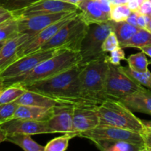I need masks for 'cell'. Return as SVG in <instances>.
<instances>
[{
  "instance_id": "obj_26",
  "label": "cell",
  "mask_w": 151,
  "mask_h": 151,
  "mask_svg": "<svg viewBox=\"0 0 151 151\" xmlns=\"http://www.w3.org/2000/svg\"><path fill=\"white\" fill-rule=\"evenodd\" d=\"M18 35L17 19L15 16L0 24V42L8 41Z\"/></svg>"
},
{
  "instance_id": "obj_2",
  "label": "cell",
  "mask_w": 151,
  "mask_h": 151,
  "mask_svg": "<svg viewBox=\"0 0 151 151\" xmlns=\"http://www.w3.org/2000/svg\"><path fill=\"white\" fill-rule=\"evenodd\" d=\"M82 60L79 52L65 50L40 63L33 69L25 75L8 79H0L2 88L10 86H22L35 81L47 79L70 69Z\"/></svg>"
},
{
  "instance_id": "obj_17",
  "label": "cell",
  "mask_w": 151,
  "mask_h": 151,
  "mask_svg": "<svg viewBox=\"0 0 151 151\" xmlns=\"http://www.w3.org/2000/svg\"><path fill=\"white\" fill-rule=\"evenodd\" d=\"M130 110L151 115V91L144 88L120 99Z\"/></svg>"
},
{
  "instance_id": "obj_27",
  "label": "cell",
  "mask_w": 151,
  "mask_h": 151,
  "mask_svg": "<svg viewBox=\"0 0 151 151\" xmlns=\"http://www.w3.org/2000/svg\"><path fill=\"white\" fill-rule=\"evenodd\" d=\"M120 68L123 72H125L129 77H130L141 86L151 89V72L149 70L144 72H138L132 70L128 66H120Z\"/></svg>"
},
{
  "instance_id": "obj_41",
  "label": "cell",
  "mask_w": 151,
  "mask_h": 151,
  "mask_svg": "<svg viewBox=\"0 0 151 151\" xmlns=\"http://www.w3.org/2000/svg\"><path fill=\"white\" fill-rule=\"evenodd\" d=\"M139 50L142 52H143L146 55H148L149 57L151 58V44L143 46V47H140Z\"/></svg>"
},
{
  "instance_id": "obj_42",
  "label": "cell",
  "mask_w": 151,
  "mask_h": 151,
  "mask_svg": "<svg viewBox=\"0 0 151 151\" xmlns=\"http://www.w3.org/2000/svg\"><path fill=\"white\" fill-rule=\"evenodd\" d=\"M142 123L144 124L145 128V131L148 133H151V120H142Z\"/></svg>"
},
{
  "instance_id": "obj_8",
  "label": "cell",
  "mask_w": 151,
  "mask_h": 151,
  "mask_svg": "<svg viewBox=\"0 0 151 151\" xmlns=\"http://www.w3.org/2000/svg\"><path fill=\"white\" fill-rule=\"evenodd\" d=\"M65 50L62 49H51L42 51L38 50L35 52L23 56L1 71L0 72V79H8L25 75L30 72L44 60L50 58Z\"/></svg>"
},
{
  "instance_id": "obj_32",
  "label": "cell",
  "mask_w": 151,
  "mask_h": 151,
  "mask_svg": "<svg viewBox=\"0 0 151 151\" xmlns=\"http://www.w3.org/2000/svg\"><path fill=\"white\" fill-rule=\"evenodd\" d=\"M19 105L16 102L0 104V125L13 119V116Z\"/></svg>"
},
{
  "instance_id": "obj_35",
  "label": "cell",
  "mask_w": 151,
  "mask_h": 151,
  "mask_svg": "<svg viewBox=\"0 0 151 151\" xmlns=\"http://www.w3.org/2000/svg\"><path fill=\"white\" fill-rule=\"evenodd\" d=\"M139 13H142V14L147 16L149 17H151V2L147 1V0H144L139 10H137Z\"/></svg>"
},
{
  "instance_id": "obj_4",
  "label": "cell",
  "mask_w": 151,
  "mask_h": 151,
  "mask_svg": "<svg viewBox=\"0 0 151 151\" xmlns=\"http://www.w3.org/2000/svg\"><path fill=\"white\" fill-rule=\"evenodd\" d=\"M100 125H110L142 134L145 128L142 119L134 115L120 100L107 99L96 107Z\"/></svg>"
},
{
  "instance_id": "obj_9",
  "label": "cell",
  "mask_w": 151,
  "mask_h": 151,
  "mask_svg": "<svg viewBox=\"0 0 151 151\" xmlns=\"http://www.w3.org/2000/svg\"><path fill=\"white\" fill-rule=\"evenodd\" d=\"M78 137L86 138L91 142L94 140H116L144 146L143 137L141 134L110 125H99L93 129L81 132Z\"/></svg>"
},
{
  "instance_id": "obj_37",
  "label": "cell",
  "mask_w": 151,
  "mask_h": 151,
  "mask_svg": "<svg viewBox=\"0 0 151 151\" xmlns=\"http://www.w3.org/2000/svg\"><path fill=\"white\" fill-rule=\"evenodd\" d=\"M13 16H13L12 12H10L7 9L0 6V24L7 21V19L13 18Z\"/></svg>"
},
{
  "instance_id": "obj_5",
  "label": "cell",
  "mask_w": 151,
  "mask_h": 151,
  "mask_svg": "<svg viewBox=\"0 0 151 151\" xmlns=\"http://www.w3.org/2000/svg\"><path fill=\"white\" fill-rule=\"evenodd\" d=\"M89 25L82 18L80 12L64 25L39 50L62 49L69 51L79 52L83 38Z\"/></svg>"
},
{
  "instance_id": "obj_21",
  "label": "cell",
  "mask_w": 151,
  "mask_h": 151,
  "mask_svg": "<svg viewBox=\"0 0 151 151\" xmlns=\"http://www.w3.org/2000/svg\"><path fill=\"white\" fill-rule=\"evenodd\" d=\"M96 147L103 151H145L144 146L116 140H94Z\"/></svg>"
},
{
  "instance_id": "obj_49",
  "label": "cell",
  "mask_w": 151,
  "mask_h": 151,
  "mask_svg": "<svg viewBox=\"0 0 151 151\" xmlns=\"http://www.w3.org/2000/svg\"><path fill=\"white\" fill-rule=\"evenodd\" d=\"M149 64H151V60H150L149 61Z\"/></svg>"
},
{
  "instance_id": "obj_36",
  "label": "cell",
  "mask_w": 151,
  "mask_h": 151,
  "mask_svg": "<svg viewBox=\"0 0 151 151\" xmlns=\"http://www.w3.org/2000/svg\"><path fill=\"white\" fill-rule=\"evenodd\" d=\"M138 12V11H137ZM149 16H145V15L142 14V13L138 12L137 16V27L141 29H145L146 28L147 22L150 19Z\"/></svg>"
},
{
  "instance_id": "obj_50",
  "label": "cell",
  "mask_w": 151,
  "mask_h": 151,
  "mask_svg": "<svg viewBox=\"0 0 151 151\" xmlns=\"http://www.w3.org/2000/svg\"><path fill=\"white\" fill-rule=\"evenodd\" d=\"M147 1H150V2H151V0H147Z\"/></svg>"
},
{
  "instance_id": "obj_10",
  "label": "cell",
  "mask_w": 151,
  "mask_h": 151,
  "mask_svg": "<svg viewBox=\"0 0 151 151\" xmlns=\"http://www.w3.org/2000/svg\"><path fill=\"white\" fill-rule=\"evenodd\" d=\"M80 12L81 11L78 9L76 11L73 12L72 14L58 21L57 22L53 24L50 25L45 29H42L39 32L36 34L35 35L31 37L30 38L25 41L23 44H22L18 47L17 52H16V60L23 56L27 55L38 51L39 49L44 44H46L64 25L66 24L72 18L78 15Z\"/></svg>"
},
{
  "instance_id": "obj_22",
  "label": "cell",
  "mask_w": 151,
  "mask_h": 151,
  "mask_svg": "<svg viewBox=\"0 0 151 151\" xmlns=\"http://www.w3.org/2000/svg\"><path fill=\"white\" fill-rule=\"evenodd\" d=\"M108 23L110 25L112 32H113L116 35L120 43V46L130 39L139 29L137 27L131 25L126 21L114 22V21L109 20Z\"/></svg>"
},
{
  "instance_id": "obj_20",
  "label": "cell",
  "mask_w": 151,
  "mask_h": 151,
  "mask_svg": "<svg viewBox=\"0 0 151 151\" xmlns=\"http://www.w3.org/2000/svg\"><path fill=\"white\" fill-rule=\"evenodd\" d=\"M15 102L19 105L37 106L46 109H50L56 105H59L57 102L47 96L29 90H26V91Z\"/></svg>"
},
{
  "instance_id": "obj_45",
  "label": "cell",
  "mask_w": 151,
  "mask_h": 151,
  "mask_svg": "<svg viewBox=\"0 0 151 151\" xmlns=\"http://www.w3.org/2000/svg\"><path fill=\"white\" fill-rule=\"evenodd\" d=\"M59 1H65V2H68V3H70V4H75V5H77L80 1H81L82 0H59Z\"/></svg>"
},
{
  "instance_id": "obj_48",
  "label": "cell",
  "mask_w": 151,
  "mask_h": 151,
  "mask_svg": "<svg viewBox=\"0 0 151 151\" xmlns=\"http://www.w3.org/2000/svg\"><path fill=\"white\" fill-rule=\"evenodd\" d=\"M3 90H4V89H3V88H2V87H1V86H0V94H1V93L2 92Z\"/></svg>"
},
{
  "instance_id": "obj_6",
  "label": "cell",
  "mask_w": 151,
  "mask_h": 151,
  "mask_svg": "<svg viewBox=\"0 0 151 151\" xmlns=\"http://www.w3.org/2000/svg\"><path fill=\"white\" fill-rule=\"evenodd\" d=\"M144 88L123 72L120 65L115 66L108 63L105 83V91L107 98L119 100Z\"/></svg>"
},
{
  "instance_id": "obj_1",
  "label": "cell",
  "mask_w": 151,
  "mask_h": 151,
  "mask_svg": "<svg viewBox=\"0 0 151 151\" xmlns=\"http://www.w3.org/2000/svg\"><path fill=\"white\" fill-rule=\"evenodd\" d=\"M81 69V63H80L51 78L19 86L47 96L59 105L98 106L86 99L81 91L78 80Z\"/></svg>"
},
{
  "instance_id": "obj_14",
  "label": "cell",
  "mask_w": 151,
  "mask_h": 151,
  "mask_svg": "<svg viewBox=\"0 0 151 151\" xmlns=\"http://www.w3.org/2000/svg\"><path fill=\"white\" fill-rule=\"evenodd\" d=\"M97 106H74L73 114V134H79L93 129L100 125Z\"/></svg>"
},
{
  "instance_id": "obj_28",
  "label": "cell",
  "mask_w": 151,
  "mask_h": 151,
  "mask_svg": "<svg viewBox=\"0 0 151 151\" xmlns=\"http://www.w3.org/2000/svg\"><path fill=\"white\" fill-rule=\"evenodd\" d=\"M25 91H26V89L19 86L15 85L4 88L2 92L0 94V104L15 102Z\"/></svg>"
},
{
  "instance_id": "obj_24",
  "label": "cell",
  "mask_w": 151,
  "mask_h": 151,
  "mask_svg": "<svg viewBox=\"0 0 151 151\" xmlns=\"http://www.w3.org/2000/svg\"><path fill=\"white\" fill-rule=\"evenodd\" d=\"M151 44V32L139 28L130 39L121 45L122 48H138Z\"/></svg>"
},
{
  "instance_id": "obj_34",
  "label": "cell",
  "mask_w": 151,
  "mask_h": 151,
  "mask_svg": "<svg viewBox=\"0 0 151 151\" xmlns=\"http://www.w3.org/2000/svg\"><path fill=\"white\" fill-rule=\"evenodd\" d=\"M107 60L108 63H111V64L119 66L121 60H126L125 53H124L122 47H120L116 50L110 52L109 55H107Z\"/></svg>"
},
{
  "instance_id": "obj_38",
  "label": "cell",
  "mask_w": 151,
  "mask_h": 151,
  "mask_svg": "<svg viewBox=\"0 0 151 151\" xmlns=\"http://www.w3.org/2000/svg\"><path fill=\"white\" fill-rule=\"evenodd\" d=\"M142 135L143 137L145 151H151V133L145 131Z\"/></svg>"
},
{
  "instance_id": "obj_16",
  "label": "cell",
  "mask_w": 151,
  "mask_h": 151,
  "mask_svg": "<svg viewBox=\"0 0 151 151\" xmlns=\"http://www.w3.org/2000/svg\"><path fill=\"white\" fill-rule=\"evenodd\" d=\"M76 6L88 25L93 23H105L110 20V14L104 10L97 0H82Z\"/></svg>"
},
{
  "instance_id": "obj_46",
  "label": "cell",
  "mask_w": 151,
  "mask_h": 151,
  "mask_svg": "<svg viewBox=\"0 0 151 151\" xmlns=\"http://www.w3.org/2000/svg\"><path fill=\"white\" fill-rule=\"evenodd\" d=\"M145 29H147V30L149 31L150 32H151V17L150 18L149 21H148L147 24L146 28H145Z\"/></svg>"
},
{
  "instance_id": "obj_18",
  "label": "cell",
  "mask_w": 151,
  "mask_h": 151,
  "mask_svg": "<svg viewBox=\"0 0 151 151\" xmlns=\"http://www.w3.org/2000/svg\"><path fill=\"white\" fill-rule=\"evenodd\" d=\"M30 38L27 34H19L14 38L6 41L0 50V72L16 61L18 47Z\"/></svg>"
},
{
  "instance_id": "obj_30",
  "label": "cell",
  "mask_w": 151,
  "mask_h": 151,
  "mask_svg": "<svg viewBox=\"0 0 151 151\" xmlns=\"http://www.w3.org/2000/svg\"><path fill=\"white\" fill-rule=\"evenodd\" d=\"M73 138L69 134H64L61 137L50 140L45 146L44 151H65L68 149L69 141Z\"/></svg>"
},
{
  "instance_id": "obj_47",
  "label": "cell",
  "mask_w": 151,
  "mask_h": 151,
  "mask_svg": "<svg viewBox=\"0 0 151 151\" xmlns=\"http://www.w3.org/2000/svg\"><path fill=\"white\" fill-rule=\"evenodd\" d=\"M6 41H1V42H0V50H1V47H3V45H4V44H5Z\"/></svg>"
},
{
  "instance_id": "obj_29",
  "label": "cell",
  "mask_w": 151,
  "mask_h": 151,
  "mask_svg": "<svg viewBox=\"0 0 151 151\" xmlns=\"http://www.w3.org/2000/svg\"><path fill=\"white\" fill-rule=\"evenodd\" d=\"M38 1L40 0H0V6L14 13L28 8Z\"/></svg>"
},
{
  "instance_id": "obj_23",
  "label": "cell",
  "mask_w": 151,
  "mask_h": 151,
  "mask_svg": "<svg viewBox=\"0 0 151 151\" xmlns=\"http://www.w3.org/2000/svg\"><path fill=\"white\" fill-rule=\"evenodd\" d=\"M6 141L19 146L25 151H44V146L38 144L28 134L7 135Z\"/></svg>"
},
{
  "instance_id": "obj_44",
  "label": "cell",
  "mask_w": 151,
  "mask_h": 151,
  "mask_svg": "<svg viewBox=\"0 0 151 151\" xmlns=\"http://www.w3.org/2000/svg\"><path fill=\"white\" fill-rule=\"evenodd\" d=\"M112 4H127L129 0H109Z\"/></svg>"
},
{
  "instance_id": "obj_7",
  "label": "cell",
  "mask_w": 151,
  "mask_h": 151,
  "mask_svg": "<svg viewBox=\"0 0 151 151\" xmlns=\"http://www.w3.org/2000/svg\"><path fill=\"white\" fill-rule=\"evenodd\" d=\"M111 32L112 29L108 22L93 23L89 25L79 50L82 63L96 60L107 55V53L102 51V46L105 38Z\"/></svg>"
},
{
  "instance_id": "obj_40",
  "label": "cell",
  "mask_w": 151,
  "mask_h": 151,
  "mask_svg": "<svg viewBox=\"0 0 151 151\" xmlns=\"http://www.w3.org/2000/svg\"><path fill=\"white\" fill-rule=\"evenodd\" d=\"M137 11H132L131 13L130 14V16H129L128 17H127V19H126V22H128V23L130 24L131 25L137 27Z\"/></svg>"
},
{
  "instance_id": "obj_33",
  "label": "cell",
  "mask_w": 151,
  "mask_h": 151,
  "mask_svg": "<svg viewBox=\"0 0 151 151\" xmlns=\"http://www.w3.org/2000/svg\"><path fill=\"white\" fill-rule=\"evenodd\" d=\"M120 47H121L120 43L116 35L113 32H111L104 41L102 46V50L105 53H110Z\"/></svg>"
},
{
  "instance_id": "obj_31",
  "label": "cell",
  "mask_w": 151,
  "mask_h": 151,
  "mask_svg": "<svg viewBox=\"0 0 151 151\" xmlns=\"http://www.w3.org/2000/svg\"><path fill=\"white\" fill-rule=\"evenodd\" d=\"M132 10L129 8L127 4H112L110 12V20L114 22L126 21Z\"/></svg>"
},
{
  "instance_id": "obj_13",
  "label": "cell",
  "mask_w": 151,
  "mask_h": 151,
  "mask_svg": "<svg viewBox=\"0 0 151 151\" xmlns=\"http://www.w3.org/2000/svg\"><path fill=\"white\" fill-rule=\"evenodd\" d=\"M1 129L7 135L11 134H28V135H38V134H53L48 126L47 121L31 120L27 119H12L0 125Z\"/></svg>"
},
{
  "instance_id": "obj_25",
  "label": "cell",
  "mask_w": 151,
  "mask_h": 151,
  "mask_svg": "<svg viewBox=\"0 0 151 151\" xmlns=\"http://www.w3.org/2000/svg\"><path fill=\"white\" fill-rule=\"evenodd\" d=\"M125 60H127L129 67L135 72H144L148 71L149 61L143 52L131 55Z\"/></svg>"
},
{
  "instance_id": "obj_43",
  "label": "cell",
  "mask_w": 151,
  "mask_h": 151,
  "mask_svg": "<svg viewBox=\"0 0 151 151\" xmlns=\"http://www.w3.org/2000/svg\"><path fill=\"white\" fill-rule=\"evenodd\" d=\"M6 137H7V134L4 132V130L1 129L0 127V144L3 142L6 141Z\"/></svg>"
},
{
  "instance_id": "obj_12",
  "label": "cell",
  "mask_w": 151,
  "mask_h": 151,
  "mask_svg": "<svg viewBox=\"0 0 151 151\" xmlns=\"http://www.w3.org/2000/svg\"><path fill=\"white\" fill-rule=\"evenodd\" d=\"M73 12L75 11L62 12L52 14L32 16L25 19H16L15 17L17 19L18 33L27 34L30 37H33L50 25L72 14Z\"/></svg>"
},
{
  "instance_id": "obj_15",
  "label": "cell",
  "mask_w": 151,
  "mask_h": 151,
  "mask_svg": "<svg viewBox=\"0 0 151 151\" xmlns=\"http://www.w3.org/2000/svg\"><path fill=\"white\" fill-rule=\"evenodd\" d=\"M74 106L69 105H56L53 107L51 117L47 121L49 129L53 134H73V114Z\"/></svg>"
},
{
  "instance_id": "obj_39",
  "label": "cell",
  "mask_w": 151,
  "mask_h": 151,
  "mask_svg": "<svg viewBox=\"0 0 151 151\" xmlns=\"http://www.w3.org/2000/svg\"><path fill=\"white\" fill-rule=\"evenodd\" d=\"M144 0H129L127 6L132 11H137Z\"/></svg>"
},
{
  "instance_id": "obj_3",
  "label": "cell",
  "mask_w": 151,
  "mask_h": 151,
  "mask_svg": "<svg viewBox=\"0 0 151 151\" xmlns=\"http://www.w3.org/2000/svg\"><path fill=\"white\" fill-rule=\"evenodd\" d=\"M107 55L90 61L81 63L78 74L80 86L84 97L95 106L100 105L107 97L105 94V83L108 62Z\"/></svg>"
},
{
  "instance_id": "obj_11",
  "label": "cell",
  "mask_w": 151,
  "mask_h": 151,
  "mask_svg": "<svg viewBox=\"0 0 151 151\" xmlns=\"http://www.w3.org/2000/svg\"><path fill=\"white\" fill-rule=\"evenodd\" d=\"M77 10H78V7L70 3L59 0H40L28 8L14 12L13 14L16 19H25L41 15L76 11Z\"/></svg>"
},
{
  "instance_id": "obj_19",
  "label": "cell",
  "mask_w": 151,
  "mask_h": 151,
  "mask_svg": "<svg viewBox=\"0 0 151 151\" xmlns=\"http://www.w3.org/2000/svg\"><path fill=\"white\" fill-rule=\"evenodd\" d=\"M53 108L37 107L32 106L19 105L13 116V119H27L37 121H47L52 116Z\"/></svg>"
}]
</instances>
